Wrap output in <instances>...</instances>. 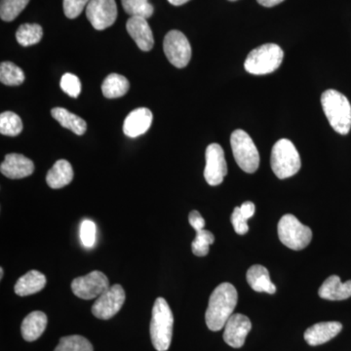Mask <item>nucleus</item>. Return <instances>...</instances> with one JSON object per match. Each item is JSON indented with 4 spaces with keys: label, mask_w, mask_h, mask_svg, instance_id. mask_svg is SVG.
<instances>
[{
    "label": "nucleus",
    "mask_w": 351,
    "mask_h": 351,
    "mask_svg": "<svg viewBox=\"0 0 351 351\" xmlns=\"http://www.w3.org/2000/svg\"><path fill=\"white\" fill-rule=\"evenodd\" d=\"M239 302V294L232 284H219L210 297L205 320L211 331L217 332L226 326Z\"/></svg>",
    "instance_id": "obj_1"
},
{
    "label": "nucleus",
    "mask_w": 351,
    "mask_h": 351,
    "mask_svg": "<svg viewBox=\"0 0 351 351\" xmlns=\"http://www.w3.org/2000/svg\"><path fill=\"white\" fill-rule=\"evenodd\" d=\"M321 105L330 125L341 135L350 133L351 106L348 98L336 90H327L321 96Z\"/></svg>",
    "instance_id": "obj_2"
},
{
    "label": "nucleus",
    "mask_w": 351,
    "mask_h": 351,
    "mask_svg": "<svg viewBox=\"0 0 351 351\" xmlns=\"http://www.w3.org/2000/svg\"><path fill=\"white\" fill-rule=\"evenodd\" d=\"M174 316L169 304L163 298H158L152 308L151 322L152 343L157 351L169 350L173 336Z\"/></svg>",
    "instance_id": "obj_3"
},
{
    "label": "nucleus",
    "mask_w": 351,
    "mask_h": 351,
    "mask_svg": "<svg viewBox=\"0 0 351 351\" xmlns=\"http://www.w3.org/2000/svg\"><path fill=\"white\" fill-rule=\"evenodd\" d=\"M272 171L279 179L293 177L301 169L302 162L299 152L288 138H281L272 147L270 156Z\"/></svg>",
    "instance_id": "obj_4"
},
{
    "label": "nucleus",
    "mask_w": 351,
    "mask_h": 351,
    "mask_svg": "<svg viewBox=\"0 0 351 351\" xmlns=\"http://www.w3.org/2000/svg\"><path fill=\"white\" fill-rule=\"evenodd\" d=\"M283 57V50L278 45L265 44L249 53L244 68L251 75H269L280 66Z\"/></svg>",
    "instance_id": "obj_5"
},
{
    "label": "nucleus",
    "mask_w": 351,
    "mask_h": 351,
    "mask_svg": "<svg viewBox=\"0 0 351 351\" xmlns=\"http://www.w3.org/2000/svg\"><path fill=\"white\" fill-rule=\"evenodd\" d=\"M280 241L292 250L306 248L313 239V232L308 226L302 225L294 215H284L277 226Z\"/></svg>",
    "instance_id": "obj_6"
},
{
    "label": "nucleus",
    "mask_w": 351,
    "mask_h": 351,
    "mask_svg": "<svg viewBox=\"0 0 351 351\" xmlns=\"http://www.w3.org/2000/svg\"><path fill=\"white\" fill-rule=\"evenodd\" d=\"M230 145L237 165L249 174L255 173L260 165V154L250 136L243 130H235Z\"/></svg>",
    "instance_id": "obj_7"
},
{
    "label": "nucleus",
    "mask_w": 351,
    "mask_h": 351,
    "mask_svg": "<svg viewBox=\"0 0 351 351\" xmlns=\"http://www.w3.org/2000/svg\"><path fill=\"white\" fill-rule=\"evenodd\" d=\"M163 50L168 61L178 69L188 66L191 59V46L189 39L180 31H171L165 36Z\"/></svg>",
    "instance_id": "obj_8"
},
{
    "label": "nucleus",
    "mask_w": 351,
    "mask_h": 351,
    "mask_svg": "<svg viewBox=\"0 0 351 351\" xmlns=\"http://www.w3.org/2000/svg\"><path fill=\"white\" fill-rule=\"evenodd\" d=\"M125 302V292L119 284L108 287L98 297L92 306V313L95 317L101 320H108L117 314Z\"/></svg>",
    "instance_id": "obj_9"
},
{
    "label": "nucleus",
    "mask_w": 351,
    "mask_h": 351,
    "mask_svg": "<svg viewBox=\"0 0 351 351\" xmlns=\"http://www.w3.org/2000/svg\"><path fill=\"white\" fill-rule=\"evenodd\" d=\"M110 287L108 277L103 272L95 270L87 276L78 277L71 283V290L76 297L92 300L100 297Z\"/></svg>",
    "instance_id": "obj_10"
},
{
    "label": "nucleus",
    "mask_w": 351,
    "mask_h": 351,
    "mask_svg": "<svg viewBox=\"0 0 351 351\" xmlns=\"http://www.w3.org/2000/svg\"><path fill=\"white\" fill-rule=\"evenodd\" d=\"M86 16L97 31L112 27L117 18L115 0H90L86 7Z\"/></svg>",
    "instance_id": "obj_11"
},
{
    "label": "nucleus",
    "mask_w": 351,
    "mask_h": 351,
    "mask_svg": "<svg viewBox=\"0 0 351 351\" xmlns=\"http://www.w3.org/2000/svg\"><path fill=\"white\" fill-rule=\"evenodd\" d=\"M205 157H206L205 180L210 186H219L223 182V179L228 174V165H226L223 147L219 144L208 145Z\"/></svg>",
    "instance_id": "obj_12"
},
{
    "label": "nucleus",
    "mask_w": 351,
    "mask_h": 351,
    "mask_svg": "<svg viewBox=\"0 0 351 351\" xmlns=\"http://www.w3.org/2000/svg\"><path fill=\"white\" fill-rule=\"evenodd\" d=\"M251 328V321L247 316L240 313L232 314L226 322L223 341L233 348H242Z\"/></svg>",
    "instance_id": "obj_13"
},
{
    "label": "nucleus",
    "mask_w": 351,
    "mask_h": 351,
    "mask_svg": "<svg viewBox=\"0 0 351 351\" xmlns=\"http://www.w3.org/2000/svg\"><path fill=\"white\" fill-rule=\"evenodd\" d=\"M2 174L9 179L17 180L29 177L34 171V164L23 154H7L0 166Z\"/></svg>",
    "instance_id": "obj_14"
},
{
    "label": "nucleus",
    "mask_w": 351,
    "mask_h": 351,
    "mask_svg": "<svg viewBox=\"0 0 351 351\" xmlns=\"http://www.w3.org/2000/svg\"><path fill=\"white\" fill-rule=\"evenodd\" d=\"M154 115L149 108H138L127 115L124 120L123 132L130 138H137L151 128Z\"/></svg>",
    "instance_id": "obj_15"
},
{
    "label": "nucleus",
    "mask_w": 351,
    "mask_h": 351,
    "mask_svg": "<svg viewBox=\"0 0 351 351\" xmlns=\"http://www.w3.org/2000/svg\"><path fill=\"white\" fill-rule=\"evenodd\" d=\"M126 29L141 50L147 52L154 48V34L147 19L142 17H130L127 21Z\"/></svg>",
    "instance_id": "obj_16"
},
{
    "label": "nucleus",
    "mask_w": 351,
    "mask_h": 351,
    "mask_svg": "<svg viewBox=\"0 0 351 351\" xmlns=\"http://www.w3.org/2000/svg\"><path fill=\"white\" fill-rule=\"evenodd\" d=\"M343 330V325L337 321L320 322L309 327L304 332V339L309 346H316L326 343L335 337L338 336Z\"/></svg>",
    "instance_id": "obj_17"
},
{
    "label": "nucleus",
    "mask_w": 351,
    "mask_h": 351,
    "mask_svg": "<svg viewBox=\"0 0 351 351\" xmlns=\"http://www.w3.org/2000/svg\"><path fill=\"white\" fill-rule=\"evenodd\" d=\"M319 297L329 301H343L351 297V280L343 283L338 276L328 277L318 291Z\"/></svg>",
    "instance_id": "obj_18"
},
{
    "label": "nucleus",
    "mask_w": 351,
    "mask_h": 351,
    "mask_svg": "<svg viewBox=\"0 0 351 351\" xmlns=\"http://www.w3.org/2000/svg\"><path fill=\"white\" fill-rule=\"evenodd\" d=\"M247 282L256 292L276 294V287L270 280L269 272L267 267L261 265H252L246 274Z\"/></svg>",
    "instance_id": "obj_19"
},
{
    "label": "nucleus",
    "mask_w": 351,
    "mask_h": 351,
    "mask_svg": "<svg viewBox=\"0 0 351 351\" xmlns=\"http://www.w3.org/2000/svg\"><path fill=\"white\" fill-rule=\"evenodd\" d=\"M47 326V316L43 311H32L23 321L21 326L23 338L27 341H34L40 338Z\"/></svg>",
    "instance_id": "obj_20"
},
{
    "label": "nucleus",
    "mask_w": 351,
    "mask_h": 351,
    "mask_svg": "<svg viewBox=\"0 0 351 351\" xmlns=\"http://www.w3.org/2000/svg\"><path fill=\"white\" fill-rule=\"evenodd\" d=\"M73 179V169L69 161L61 159L48 171L46 182L51 189H59L71 184Z\"/></svg>",
    "instance_id": "obj_21"
},
{
    "label": "nucleus",
    "mask_w": 351,
    "mask_h": 351,
    "mask_svg": "<svg viewBox=\"0 0 351 351\" xmlns=\"http://www.w3.org/2000/svg\"><path fill=\"white\" fill-rule=\"evenodd\" d=\"M46 285V277L38 270H31L19 278L14 290L20 297L40 292Z\"/></svg>",
    "instance_id": "obj_22"
},
{
    "label": "nucleus",
    "mask_w": 351,
    "mask_h": 351,
    "mask_svg": "<svg viewBox=\"0 0 351 351\" xmlns=\"http://www.w3.org/2000/svg\"><path fill=\"white\" fill-rule=\"evenodd\" d=\"M51 115L61 124L64 128L69 129L76 135L82 136L87 130V124L84 119L75 113L69 112L64 108H54L51 110Z\"/></svg>",
    "instance_id": "obj_23"
},
{
    "label": "nucleus",
    "mask_w": 351,
    "mask_h": 351,
    "mask_svg": "<svg viewBox=\"0 0 351 351\" xmlns=\"http://www.w3.org/2000/svg\"><path fill=\"white\" fill-rule=\"evenodd\" d=\"M130 83L125 76L119 73L108 75L101 84L104 96L108 99H117L124 96L129 91Z\"/></svg>",
    "instance_id": "obj_24"
},
{
    "label": "nucleus",
    "mask_w": 351,
    "mask_h": 351,
    "mask_svg": "<svg viewBox=\"0 0 351 351\" xmlns=\"http://www.w3.org/2000/svg\"><path fill=\"white\" fill-rule=\"evenodd\" d=\"M43 36V29L41 25L38 24H24L20 25L16 38L20 45L27 47V46L38 44Z\"/></svg>",
    "instance_id": "obj_25"
},
{
    "label": "nucleus",
    "mask_w": 351,
    "mask_h": 351,
    "mask_svg": "<svg viewBox=\"0 0 351 351\" xmlns=\"http://www.w3.org/2000/svg\"><path fill=\"white\" fill-rule=\"evenodd\" d=\"M0 82L8 86H18L25 82L24 71L11 62H3L0 64Z\"/></svg>",
    "instance_id": "obj_26"
},
{
    "label": "nucleus",
    "mask_w": 351,
    "mask_h": 351,
    "mask_svg": "<svg viewBox=\"0 0 351 351\" xmlns=\"http://www.w3.org/2000/svg\"><path fill=\"white\" fill-rule=\"evenodd\" d=\"M23 130V122L19 115L12 112H4L0 115V133L9 137H16Z\"/></svg>",
    "instance_id": "obj_27"
},
{
    "label": "nucleus",
    "mask_w": 351,
    "mask_h": 351,
    "mask_svg": "<svg viewBox=\"0 0 351 351\" xmlns=\"http://www.w3.org/2000/svg\"><path fill=\"white\" fill-rule=\"evenodd\" d=\"M124 11L131 17H142L149 19L154 14V6L149 0H121Z\"/></svg>",
    "instance_id": "obj_28"
},
{
    "label": "nucleus",
    "mask_w": 351,
    "mask_h": 351,
    "mask_svg": "<svg viewBox=\"0 0 351 351\" xmlns=\"http://www.w3.org/2000/svg\"><path fill=\"white\" fill-rule=\"evenodd\" d=\"M54 351H94L91 343L84 337L68 336L60 339L59 345Z\"/></svg>",
    "instance_id": "obj_29"
},
{
    "label": "nucleus",
    "mask_w": 351,
    "mask_h": 351,
    "mask_svg": "<svg viewBox=\"0 0 351 351\" xmlns=\"http://www.w3.org/2000/svg\"><path fill=\"white\" fill-rule=\"evenodd\" d=\"M29 0H1L0 17L5 22L15 20L29 4Z\"/></svg>",
    "instance_id": "obj_30"
},
{
    "label": "nucleus",
    "mask_w": 351,
    "mask_h": 351,
    "mask_svg": "<svg viewBox=\"0 0 351 351\" xmlns=\"http://www.w3.org/2000/svg\"><path fill=\"white\" fill-rule=\"evenodd\" d=\"M215 242L213 233L206 230H197L196 237L191 243V250L197 257H205L209 254V246Z\"/></svg>",
    "instance_id": "obj_31"
},
{
    "label": "nucleus",
    "mask_w": 351,
    "mask_h": 351,
    "mask_svg": "<svg viewBox=\"0 0 351 351\" xmlns=\"http://www.w3.org/2000/svg\"><path fill=\"white\" fill-rule=\"evenodd\" d=\"M60 86L64 93L68 94L71 98H77L82 92V82L80 78L73 73H64L62 76Z\"/></svg>",
    "instance_id": "obj_32"
},
{
    "label": "nucleus",
    "mask_w": 351,
    "mask_h": 351,
    "mask_svg": "<svg viewBox=\"0 0 351 351\" xmlns=\"http://www.w3.org/2000/svg\"><path fill=\"white\" fill-rule=\"evenodd\" d=\"M96 225L90 219H85L80 226V239L83 246L92 248L96 243Z\"/></svg>",
    "instance_id": "obj_33"
},
{
    "label": "nucleus",
    "mask_w": 351,
    "mask_h": 351,
    "mask_svg": "<svg viewBox=\"0 0 351 351\" xmlns=\"http://www.w3.org/2000/svg\"><path fill=\"white\" fill-rule=\"evenodd\" d=\"M90 0H64V12L69 19L77 18L85 7H87Z\"/></svg>",
    "instance_id": "obj_34"
},
{
    "label": "nucleus",
    "mask_w": 351,
    "mask_h": 351,
    "mask_svg": "<svg viewBox=\"0 0 351 351\" xmlns=\"http://www.w3.org/2000/svg\"><path fill=\"white\" fill-rule=\"evenodd\" d=\"M248 219H245L242 216L241 212H240L239 207H235L233 210L232 215V223L233 228H234L235 232L237 234L243 235L246 234L249 230L248 223H247Z\"/></svg>",
    "instance_id": "obj_35"
},
{
    "label": "nucleus",
    "mask_w": 351,
    "mask_h": 351,
    "mask_svg": "<svg viewBox=\"0 0 351 351\" xmlns=\"http://www.w3.org/2000/svg\"><path fill=\"white\" fill-rule=\"evenodd\" d=\"M189 225L195 228V232H197V230H204L205 219H203L202 216H201L199 212L195 211V210L191 211L189 215Z\"/></svg>",
    "instance_id": "obj_36"
},
{
    "label": "nucleus",
    "mask_w": 351,
    "mask_h": 351,
    "mask_svg": "<svg viewBox=\"0 0 351 351\" xmlns=\"http://www.w3.org/2000/svg\"><path fill=\"white\" fill-rule=\"evenodd\" d=\"M239 208L240 212H241L242 216H243L245 219H249L255 214V204L251 202V201H246V202H244Z\"/></svg>",
    "instance_id": "obj_37"
},
{
    "label": "nucleus",
    "mask_w": 351,
    "mask_h": 351,
    "mask_svg": "<svg viewBox=\"0 0 351 351\" xmlns=\"http://www.w3.org/2000/svg\"><path fill=\"white\" fill-rule=\"evenodd\" d=\"M258 3L261 4V5L265 7H274L276 5H278L281 2H283L284 0H257Z\"/></svg>",
    "instance_id": "obj_38"
},
{
    "label": "nucleus",
    "mask_w": 351,
    "mask_h": 351,
    "mask_svg": "<svg viewBox=\"0 0 351 351\" xmlns=\"http://www.w3.org/2000/svg\"><path fill=\"white\" fill-rule=\"evenodd\" d=\"M191 1V0H168L170 4L174 6H181L186 4V2Z\"/></svg>",
    "instance_id": "obj_39"
},
{
    "label": "nucleus",
    "mask_w": 351,
    "mask_h": 351,
    "mask_svg": "<svg viewBox=\"0 0 351 351\" xmlns=\"http://www.w3.org/2000/svg\"><path fill=\"white\" fill-rule=\"evenodd\" d=\"M0 278H3V269H0Z\"/></svg>",
    "instance_id": "obj_40"
},
{
    "label": "nucleus",
    "mask_w": 351,
    "mask_h": 351,
    "mask_svg": "<svg viewBox=\"0 0 351 351\" xmlns=\"http://www.w3.org/2000/svg\"><path fill=\"white\" fill-rule=\"evenodd\" d=\"M230 1H237V0H230Z\"/></svg>",
    "instance_id": "obj_41"
}]
</instances>
